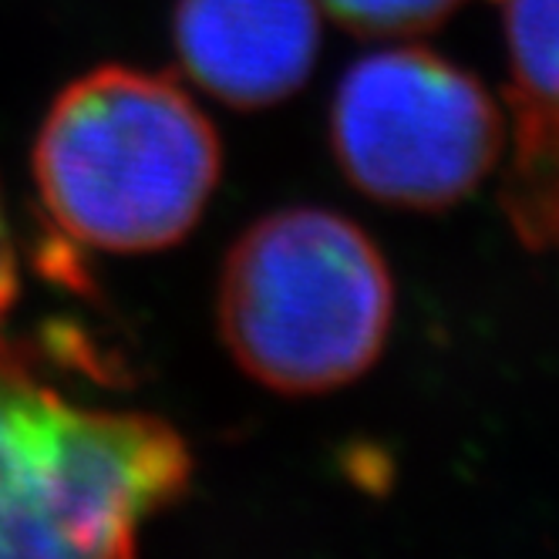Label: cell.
<instances>
[{"label":"cell","mask_w":559,"mask_h":559,"mask_svg":"<svg viewBox=\"0 0 559 559\" xmlns=\"http://www.w3.org/2000/svg\"><path fill=\"white\" fill-rule=\"evenodd\" d=\"M213 122L173 78L98 68L51 105L34 179L55 226L108 253L173 247L219 182Z\"/></svg>","instance_id":"obj_1"},{"label":"cell","mask_w":559,"mask_h":559,"mask_svg":"<svg viewBox=\"0 0 559 559\" xmlns=\"http://www.w3.org/2000/svg\"><path fill=\"white\" fill-rule=\"evenodd\" d=\"M189 475L173 425L78 408L0 344V556H129Z\"/></svg>","instance_id":"obj_2"},{"label":"cell","mask_w":559,"mask_h":559,"mask_svg":"<svg viewBox=\"0 0 559 559\" xmlns=\"http://www.w3.org/2000/svg\"><path fill=\"white\" fill-rule=\"evenodd\" d=\"M394 280L347 216L297 206L253 223L226 257L219 331L233 361L280 394H324L388 347Z\"/></svg>","instance_id":"obj_3"},{"label":"cell","mask_w":559,"mask_h":559,"mask_svg":"<svg viewBox=\"0 0 559 559\" xmlns=\"http://www.w3.org/2000/svg\"><path fill=\"white\" fill-rule=\"evenodd\" d=\"M331 145L350 186L374 203L442 213L499 169L506 105L435 51H371L341 78Z\"/></svg>","instance_id":"obj_4"},{"label":"cell","mask_w":559,"mask_h":559,"mask_svg":"<svg viewBox=\"0 0 559 559\" xmlns=\"http://www.w3.org/2000/svg\"><path fill=\"white\" fill-rule=\"evenodd\" d=\"M176 51L189 78L233 108L287 102L321 51L317 0H179Z\"/></svg>","instance_id":"obj_5"},{"label":"cell","mask_w":559,"mask_h":559,"mask_svg":"<svg viewBox=\"0 0 559 559\" xmlns=\"http://www.w3.org/2000/svg\"><path fill=\"white\" fill-rule=\"evenodd\" d=\"M499 206L533 253H559V108L506 98Z\"/></svg>","instance_id":"obj_6"},{"label":"cell","mask_w":559,"mask_h":559,"mask_svg":"<svg viewBox=\"0 0 559 559\" xmlns=\"http://www.w3.org/2000/svg\"><path fill=\"white\" fill-rule=\"evenodd\" d=\"M506 98L559 108V0H506Z\"/></svg>","instance_id":"obj_7"},{"label":"cell","mask_w":559,"mask_h":559,"mask_svg":"<svg viewBox=\"0 0 559 559\" xmlns=\"http://www.w3.org/2000/svg\"><path fill=\"white\" fill-rule=\"evenodd\" d=\"M334 21L368 37H412L445 24L462 0H317Z\"/></svg>","instance_id":"obj_8"},{"label":"cell","mask_w":559,"mask_h":559,"mask_svg":"<svg viewBox=\"0 0 559 559\" xmlns=\"http://www.w3.org/2000/svg\"><path fill=\"white\" fill-rule=\"evenodd\" d=\"M14 297H17V260H14V247H11V233H8L4 213H0V317L8 313Z\"/></svg>","instance_id":"obj_9"}]
</instances>
